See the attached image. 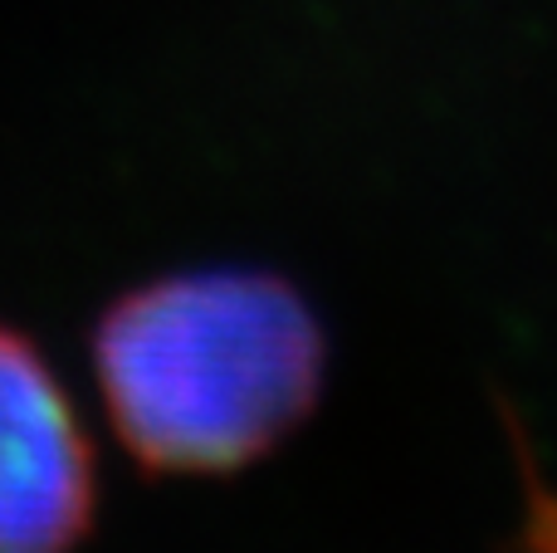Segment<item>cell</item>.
Here are the masks:
<instances>
[{
  "instance_id": "obj_2",
  "label": "cell",
  "mask_w": 557,
  "mask_h": 553,
  "mask_svg": "<svg viewBox=\"0 0 557 553\" xmlns=\"http://www.w3.org/2000/svg\"><path fill=\"white\" fill-rule=\"evenodd\" d=\"M94 519V460L35 343L0 323V553H69Z\"/></svg>"
},
{
  "instance_id": "obj_1",
  "label": "cell",
  "mask_w": 557,
  "mask_h": 553,
  "mask_svg": "<svg viewBox=\"0 0 557 553\" xmlns=\"http://www.w3.org/2000/svg\"><path fill=\"white\" fill-rule=\"evenodd\" d=\"M94 368L117 437L147 470L215 476L308 417L323 333L270 274L201 270L117 299L94 333Z\"/></svg>"
}]
</instances>
